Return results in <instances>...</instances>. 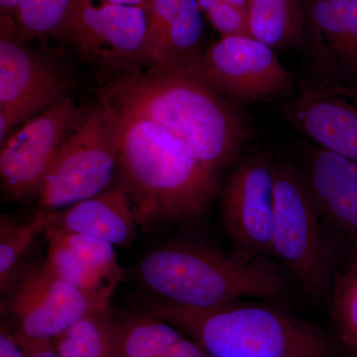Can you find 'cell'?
<instances>
[{"label":"cell","mask_w":357,"mask_h":357,"mask_svg":"<svg viewBox=\"0 0 357 357\" xmlns=\"http://www.w3.org/2000/svg\"><path fill=\"white\" fill-rule=\"evenodd\" d=\"M100 98L168 129L218 175L248 138L243 115L204 79L199 67L142 66L117 72L103 84Z\"/></svg>","instance_id":"cell-1"},{"label":"cell","mask_w":357,"mask_h":357,"mask_svg":"<svg viewBox=\"0 0 357 357\" xmlns=\"http://www.w3.org/2000/svg\"><path fill=\"white\" fill-rule=\"evenodd\" d=\"M109 107L121 137L117 183L128 192L138 225L150 229L202 217L217 192L218 174L168 129Z\"/></svg>","instance_id":"cell-2"},{"label":"cell","mask_w":357,"mask_h":357,"mask_svg":"<svg viewBox=\"0 0 357 357\" xmlns=\"http://www.w3.org/2000/svg\"><path fill=\"white\" fill-rule=\"evenodd\" d=\"M133 273L152 299L190 309L282 300L290 286L286 272L270 258L194 244L155 248L141 258Z\"/></svg>","instance_id":"cell-3"},{"label":"cell","mask_w":357,"mask_h":357,"mask_svg":"<svg viewBox=\"0 0 357 357\" xmlns=\"http://www.w3.org/2000/svg\"><path fill=\"white\" fill-rule=\"evenodd\" d=\"M143 312L167 321L211 357H328L331 340L314 326L266 305L229 303L190 309L147 297Z\"/></svg>","instance_id":"cell-4"},{"label":"cell","mask_w":357,"mask_h":357,"mask_svg":"<svg viewBox=\"0 0 357 357\" xmlns=\"http://www.w3.org/2000/svg\"><path fill=\"white\" fill-rule=\"evenodd\" d=\"M272 248L309 295L331 297L337 255L304 176L288 163L276 165L275 172Z\"/></svg>","instance_id":"cell-5"},{"label":"cell","mask_w":357,"mask_h":357,"mask_svg":"<svg viewBox=\"0 0 357 357\" xmlns=\"http://www.w3.org/2000/svg\"><path fill=\"white\" fill-rule=\"evenodd\" d=\"M121 137L114 112L102 102L82 112L42 183L40 211H54L110 188L119 167Z\"/></svg>","instance_id":"cell-6"},{"label":"cell","mask_w":357,"mask_h":357,"mask_svg":"<svg viewBox=\"0 0 357 357\" xmlns=\"http://www.w3.org/2000/svg\"><path fill=\"white\" fill-rule=\"evenodd\" d=\"M112 292H89L59 278L46 267L27 272L6 305L11 333L55 340L82 319L109 312Z\"/></svg>","instance_id":"cell-7"},{"label":"cell","mask_w":357,"mask_h":357,"mask_svg":"<svg viewBox=\"0 0 357 357\" xmlns=\"http://www.w3.org/2000/svg\"><path fill=\"white\" fill-rule=\"evenodd\" d=\"M147 10L103 0H74L58 34L114 72L146 64Z\"/></svg>","instance_id":"cell-8"},{"label":"cell","mask_w":357,"mask_h":357,"mask_svg":"<svg viewBox=\"0 0 357 357\" xmlns=\"http://www.w3.org/2000/svg\"><path fill=\"white\" fill-rule=\"evenodd\" d=\"M81 114L75 100L66 96L0 144L4 199L22 202L38 196L54 159Z\"/></svg>","instance_id":"cell-9"},{"label":"cell","mask_w":357,"mask_h":357,"mask_svg":"<svg viewBox=\"0 0 357 357\" xmlns=\"http://www.w3.org/2000/svg\"><path fill=\"white\" fill-rule=\"evenodd\" d=\"M199 70L220 95L243 102H269L293 88L276 51L251 36L222 37L203 53Z\"/></svg>","instance_id":"cell-10"},{"label":"cell","mask_w":357,"mask_h":357,"mask_svg":"<svg viewBox=\"0 0 357 357\" xmlns=\"http://www.w3.org/2000/svg\"><path fill=\"white\" fill-rule=\"evenodd\" d=\"M275 172L276 165L266 158L244 160L230 175L222 197L223 220L234 249L270 259Z\"/></svg>","instance_id":"cell-11"},{"label":"cell","mask_w":357,"mask_h":357,"mask_svg":"<svg viewBox=\"0 0 357 357\" xmlns=\"http://www.w3.org/2000/svg\"><path fill=\"white\" fill-rule=\"evenodd\" d=\"M288 112L319 147L357 161L356 86L314 75L301 83Z\"/></svg>","instance_id":"cell-12"},{"label":"cell","mask_w":357,"mask_h":357,"mask_svg":"<svg viewBox=\"0 0 357 357\" xmlns=\"http://www.w3.org/2000/svg\"><path fill=\"white\" fill-rule=\"evenodd\" d=\"M305 181L335 249L357 259V161L321 147L307 155Z\"/></svg>","instance_id":"cell-13"},{"label":"cell","mask_w":357,"mask_h":357,"mask_svg":"<svg viewBox=\"0 0 357 357\" xmlns=\"http://www.w3.org/2000/svg\"><path fill=\"white\" fill-rule=\"evenodd\" d=\"M58 70L1 35L0 41V144L20 122L66 96Z\"/></svg>","instance_id":"cell-14"},{"label":"cell","mask_w":357,"mask_h":357,"mask_svg":"<svg viewBox=\"0 0 357 357\" xmlns=\"http://www.w3.org/2000/svg\"><path fill=\"white\" fill-rule=\"evenodd\" d=\"M306 34L317 76L357 77V0H307Z\"/></svg>","instance_id":"cell-15"},{"label":"cell","mask_w":357,"mask_h":357,"mask_svg":"<svg viewBox=\"0 0 357 357\" xmlns=\"http://www.w3.org/2000/svg\"><path fill=\"white\" fill-rule=\"evenodd\" d=\"M145 66L199 67L204 25L197 0H150Z\"/></svg>","instance_id":"cell-16"},{"label":"cell","mask_w":357,"mask_h":357,"mask_svg":"<svg viewBox=\"0 0 357 357\" xmlns=\"http://www.w3.org/2000/svg\"><path fill=\"white\" fill-rule=\"evenodd\" d=\"M44 232L96 237L114 246L129 248L136 238L137 220L128 192L121 184L112 185L93 198L62 208L45 211Z\"/></svg>","instance_id":"cell-17"},{"label":"cell","mask_w":357,"mask_h":357,"mask_svg":"<svg viewBox=\"0 0 357 357\" xmlns=\"http://www.w3.org/2000/svg\"><path fill=\"white\" fill-rule=\"evenodd\" d=\"M248 32L275 51L298 46L306 34L302 0H248Z\"/></svg>","instance_id":"cell-18"},{"label":"cell","mask_w":357,"mask_h":357,"mask_svg":"<svg viewBox=\"0 0 357 357\" xmlns=\"http://www.w3.org/2000/svg\"><path fill=\"white\" fill-rule=\"evenodd\" d=\"M114 357H162L185 337L163 319L143 314L112 318Z\"/></svg>","instance_id":"cell-19"},{"label":"cell","mask_w":357,"mask_h":357,"mask_svg":"<svg viewBox=\"0 0 357 357\" xmlns=\"http://www.w3.org/2000/svg\"><path fill=\"white\" fill-rule=\"evenodd\" d=\"M109 312L95 314L73 326L54 340L60 357H114Z\"/></svg>","instance_id":"cell-20"},{"label":"cell","mask_w":357,"mask_h":357,"mask_svg":"<svg viewBox=\"0 0 357 357\" xmlns=\"http://www.w3.org/2000/svg\"><path fill=\"white\" fill-rule=\"evenodd\" d=\"M47 215L40 211L29 222H16L2 213L0 217V288L6 293L13 285L18 264L37 234L44 232Z\"/></svg>","instance_id":"cell-21"},{"label":"cell","mask_w":357,"mask_h":357,"mask_svg":"<svg viewBox=\"0 0 357 357\" xmlns=\"http://www.w3.org/2000/svg\"><path fill=\"white\" fill-rule=\"evenodd\" d=\"M48 255L43 266L59 278L89 292L114 293L117 286L109 284L82 261L59 234L46 236Z\"/></svg>","instance_id":"cell-22"},{"label":"cell","mask_w":357,"mask_h":357,"mask_svg":"<svg viewBox=\"0 0 357 357\" xmlns=\"http://www.w3.org/2000/svg\"><path fill=\"white\" fill-rule=\"evenodd\" d=\"M74 0H20L18 4V41L42 35L58 34Z\"/></svg>","instance_id":"cell-23"},{"label":"cell","mask_w":357,"mask_h":357,"mask_svg":"<svg viewBox=\"0 0 357 357\" xmlns=\"http://www.w3.org/2000/svg\"><path fill=\"white\" fill-rule=\"evenodd\" d=\"M59 234L70 248L84 264L88 265L93 272L114 286H119L123 279V269L117 259L115 246L102 239L81 234ZM49 236V234H47Z\"/></svg>","instance_id":"cell-24"},{"label":"cell","mask_w":357,"mask_h":357,"mask_svg":"<svg viewBox=\"0 0 357 357\" xmlns=\"http://www.w3.org/2000/svg\"><path fill=\"white\" fill-rule=\"evenodd\" d=\"M333 314L342 340L357 351V259L351 261L332 291Z\"/></svg>","instance_id":"cell-25"},{"label":"cell","mask_w":357,"mask_h":357,"mask_svg":"<svg viewBox=\"0 0 357 357\" xmlns=\"http://www.w3.org/2000/svg\"><path fill=\"white\" fill-rule=\"evenodd\" d=\"M211 25L222 37L250 36L246 13L227 0H197Z\"/></svg>","instance_id":"cell-26"},{"label":"cell","mask_w":357,"mask_h":357,"mask_svg":"<svg viewBox=\"0 0 357 357\" xmlns=\"http://www.w3.org/2000/svg\"><path fill=\"white\" fill-rule=\"evenodd\" d=\"M14 335V333H13ZM26 357H60L54 340H34L14 335Z\"/></svg>","instance_id":"cell-27"},{"label":"cell","mask_w":357,"mask_h":357,"mask_svg":"<svg viewBox=\"0 0 357 357\" xmlns=\"http://www.w3.org/2000/svg\"><path fill=\"white\" fill-rule=\"evenodd\" d=\"M208 354L194 340L183 337L180 342L173 345L163 357H208Z\"/></svg>","instance_id":"cell-28"},{"label":"cell","mask_w":357,"mask_h":357,"mask_svg":"<svg viewBox=\"0 0 357 357\" xmlns=\"http://www.w3.org/2000/svg\"><path fill=\"white\" fill-rule=\"evenodd\" d=\"M0 357H26L13 333L3 326L0 331Z\"/></svg>","instance_id":"cell-29"},{"label":"cell","mask_w":357,"mask_h":357,"mask_svg":"<svg viewBox=\"0 0 357 357\" xmlns=\"http://www.w3.org/2000/svg\"><path fill=\"white\" fill-rule=\"evenodd\" d=\"M20 0H0V6H1L2 16H15L17 13L18 4Z\"/></svg>","instance_id":"cell-30"},{"label":"cell","mask_w":357,"mask_h":357,"mask_svg":"<svg viewBox=\"0 0 357 357\" xmlns=\"http://www.w3.org/2000/svg\"><path fill=\"white\" fill-rule=\"evenodd\" d=\"M110 3L121 4V6H139L146 9L149 6L150 0H103Z\"/></svg>","instance_id":"cell-31"},{"label":"cell","mask_w":357,"mask_h":357,"mask_svg":"<svg viewBox=\"0 0 357 357\" xmlns=\"http://www.w3.org/2000/svg\"><path fill=\"white\" fill-rule=\"evenodd\" d=\"M227 1L234 4V6L238 7L244 13H248V0H227Z\"/></svg>","instance_id":"cell-32"},{"label":"cell","mask_w":357,"mask_h":357,"mask_svg":"<svg viewBox=\"0 0 357 357\" xmlns=\"http://www.w3.org/2000/svg\"><path fill=\"white\" fill-rule=\"evenodd\" d=\"M349 357H357V351H356V354H354V356H349Z\"/></svg>","instance_id":"cell-33"}]
</instances>
